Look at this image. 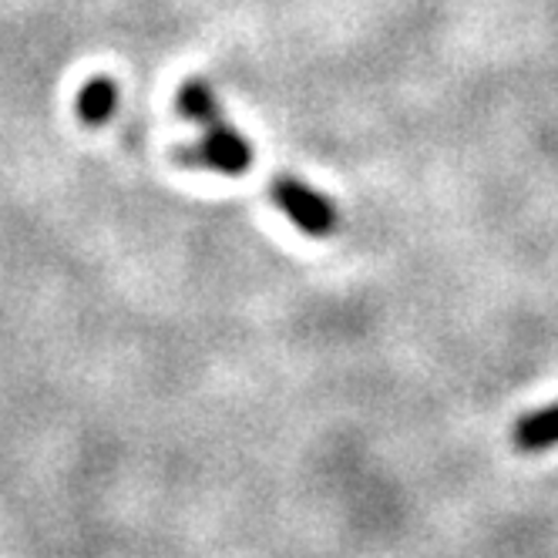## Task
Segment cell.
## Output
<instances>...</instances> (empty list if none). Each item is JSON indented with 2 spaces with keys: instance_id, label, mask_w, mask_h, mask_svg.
Listing matches in <instances>:
<instances>
[{
  "instance_id": "cell-1",
  "label": "cell",
  "mask_w": 558,
  "mask_h": 558,
  "mask_svg": "<svg viewBox=\"0 0 558 558\" xmlns=\"http://www.w3.org/2000/svg\"><path fill=\"white\" fill-rule=\"evenodd\" d=\"M172 162L189 172H219V175H246L256 162L253 142L232 129L229 122H219L213 129H203L198 142H182L172 148Z\"/></svg>"
},
{
  "instance_id": "cell-2",
  "label": "cell",
  "mask_w": 558,
  "mask_h": 558,
  "mask_svg": "<svg viewBox=\"0 0 558 558\" xmlns=\"http://www.w3.org/2000/svg\"><path fill=\"white\" fill-rule=\"evenodd\" d=\"M269 203L310 239H327L340 226V213L333 206V198L287 172L269 182Z\"/></svg>"
},
{
  "instance_id": "cell-3",
  "label": "cell",
  "mask_w": 558,
  "mask_h": 558,
  "mask_svg": "<svg viewBox=\"0 0 558 558\" xmlns=\"http://www.w3.org/2000/svg\"><path fill=\"white\" fill-rule=\"evenodd\" d=\"M74 111H77V122L85 129H101L108 125L114 111H118V82L108 74H95L82 85L74 98Z\"/></svg>"
},
{
  "instance_id": "cell-4",
  "label": "cell",
  "mask_w": 558,
  "mask_h": 558,
  "mask_svg": "<svg viewBox=\"0 0 558 558\" xmlns=\"http://www.w3.org/2000/svg\"><path fill=\"white\" fill-rule=\"evenodd\" d=\"M175 111L198 129H213V125L226 122L222 105L206 77H185L175 92Z\"/></svg>"
},
{
  "instance_id": "cell-5",
  "label": "cell",
  "mask_w": 558,
  "mask_h": 558,
  "mask_svg": "<svg viewBox=\"0 0 558 558\" xmlns=\"http://www.w3.org/2000/svg\"><path fill=\"white\" fill-rule=\"evenodd\" d=\"M511 445L525 454L558 448V404H548V408H538L525 417H518V424L511 427Z\"/></svg>"
}]
</instances>
